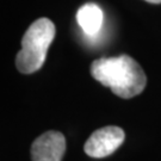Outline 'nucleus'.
<instances>
[{
  "mask_svg": "<svg viewBox=\"0 0 161 161\" xmlns=\"http://www.w3.org/2000/svg\"><path fill=\"white\" fill-rule=\"evenodd\" d=\"M91 74L123 99L140 94L147 84V76L142 67L128 55L94 60L91 64Z\"/></svg>",
  "mask_w": 161,
  "mask_h": 161,
  "instance_id": "f257e3e1",
  "label": "nucleus"
},
{
  "mask_svg": "<svg viewBox=\"0 0 161 161\" xmlns=\"http://www.w3.org/2000/svg\"><path fill=\"white\" fill-rule=\"evenodd\" d=\"M55 37V25L48 18L35 20L22 38V49L16 56L17 69L23 74L37 72L46 61L48 48Z\"/></svg>",
  "mask_w": 161,
  "mask_h": 161,
  "instance_id": "f03ea898",
  "label": "nucleus"
},
{
  "mask_svg": "<svg viewBox=\"0 0 161 161\" xmlns=\"http://www.w3.org/2000/svg\"><path fill=\"white\" fill-rule=\"evenodd\" d=\"M124 131L118 127H104L88 137L84 150L88 156L100 159L112 154L124 141Z\"/></svg>",
  "mask_w": 161,
  "mask_h": 161,
  "instance_id": "7ed1b4c3",
  "label": "nucleus"
},
{
  "mask_svg": "<svg viewBox=\"0 0 161 161\" xmlns=\"http://www.w3.org/2000/svg\"><path fill=\"white\" fill-rule=\"evenodd\" d=\"M66 150V138L60 131L50 130L34 141L31 161H61Z\"/></svg>",
  "mask_w": 161,
  "mask_h": 161,
  "instance_id": "20e7f679",
  "label": "nucleus"
},
{
  "mask_svg": "<svg viewBox=\"0 0 161 161\" xmlns=\"http://www.w3.org/2000/svg\"><path fill=\"white\" fill-rule=\"evenodd\" d=\"M76 20L81 30L87 36H94L102 29L103 11L98 5L88 3L78 10Z\"/></svg>",
  "mask_w": 161,
  "mask_h": 161,
  "instance_id": "39448f33",
  "label": "nucleus"
},
{
  "mask_svg": "<svg viewBox=\"0 0 161 161\" xmlns=\"http://www.w3.org/2000/svg\"><path fill=\"white\" fill-rule=\"evenodd\" d=\"M150 4H161V0H146Z\"/></svg>",
  "mask_w": 161,
  "mask_h": 161,
  "instance_id": "423d86ee",
  "label": "nucleus"
}]
</instances>
